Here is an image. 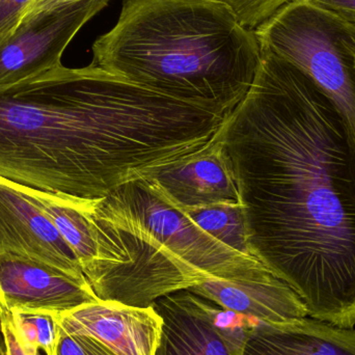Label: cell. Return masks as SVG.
I'll list each match as a JSON object with an SVG mask.
<instances>
[{"mask_svg": "<svg viewBox=\"0 0 355 355\" xmlns=\"http://www.w3.org/2000/svg\"><path fill=\"white\" fill-rule=\"evenodd\" d=\"M262 50L254 83L220 135L252 256L308 316L355 327V130L300 69Z\"/></svg>", "mask_w": 355, "mask_h": 355, "instance_id": "1", "label": "cell"}, {"mask_svg": "<svg viewBox=\"0 0 355 355\" xmlns=\"http://www.w3.org/2000/svg\"><path fill=\"white\" fill-rule=\"evenodd\" d=\"M223 116L94 64L0 87V177L103 198L204 147Z\"/></svg>", "mask_w": 355, "mask_h": 355, "instance_id": "2", "label": "cell"}, {"mask_svg": "<svg viewBox=\"0 0 355 355\" xmlns=\"http://www.w3.org/2000/svg\"><path fill=\"white\" fill-rule=\"evenodd\" d=\"M92 49L95 66L225 116L252 87L262 53L220 0H124Z\"/></svg>", "mask_w": 355, "mask_h": 355, "instance_id": "3", "label": "cell"}, {"mask_svg": "<svg viewBox=\"0 0 355 355\" xmlns=\"http://www.w3.org/2000/svg\"><path fill=\"white\" fill-rule=\"evenodd\" d=\"M254 31L261 49L308 75L355 130L354 26L311 0H292Z\"/></svg>", "mask_w": 355, "mask_h": 355, "instance_id": "4", "label": "cell"}, {"mask_svg": "<svg viewBox=\"0 0 355 355\" xmlns=\"http://www.w3.org/2000/svg\"><path fill=\"white\" fill-rule=\"evenodd\" d=\"M101 214L135 225L164 243L200 281H263L272 272L254 257L240 254L200 229L145 180L124 184L96 198Z\"/></svg>", "mask_w": 355, "mask_h": 355, "instance_id": "5", "label": "cell"}, {"mask_svg": "<svg viewBox=\"0 0 355 355\" xmlns=\"http://www.w3.org/2000/svg\"><path fill=\"white\" fill-rule=\"evenodd\" d=\"M110 0H80L25 16L0 37V87L16 85L62 64L78 31Z\"/></svg>", "mask_w": 355, "mask_h": 355, "instance_id": "6", "label": "cell"}, {"mask_svg": "<svg viewBox=\"0 0 355 355\" xmlns=\"http://www.w3.org/2000/svg\"><path fill=\"white\" fill-rule=\"evenodd\" d=\"M99 300L87 279L28 257L0 254V309L60 315Z\"/></svg>", "mask_w": 355, "mask_h": 355, "instance_id": "7", "label": "cell"}, {"mask_svg": "<svg viewBox=\"0 0 355 355\" xmlns=\"http://www.w3.org/2000/svg\"><path fill=\"white\" fill-rule=\"evenodd\" d=\"M164 320L155 355H243L244 327L220 324L215 304L188 290L153 304Z\"/></svg>", "mask_w": 355, "mask_h": 355, "instance_id": "8", "label": "cell"}, {"mask_svg": "<svg viewBox=\"0 0 355 355\" xmlns=\"http://www.w3.org/2000/svg\"><path fill=\"white\" fill-rule=\"evenodd\" d=\"M141 180L181 210L240 202L233 166L220 129L204 147L160 166Z\"/></svg>", "mask_w": 355, "mask_h": 355, "instance_id": "9", "label": "cell"}, {"mask_svg": "<svg viewBox=\"0 0 355 355\" xmlns=\"http://www.w3.org/2000/svg\"><path fill=\"white\" fill-rule=\"evenodd\" d=\"M21 254L87 279L76 254L47 213L18 183L0 177V254Z\"/></svg>", "mask_w": 355, "mask_h": 355, "instance_id": "10", "label": "cell"}, {"mask_svg": "<svg viewBox=\"0 0 355 355\" xmlns=\"http://www.w3.org/2000/svg\"><path fill=\"white\" fill-rule=\"evenodd\" d=\"M55 318L62 331L93 338L112 355H155L164 325L153 306L137 308L112 300L83 304Z\"/></svg>", "mask_w": 355, "mask_h": 355, "instance_id": "11", "label": "cell"}, {"mask_svg": "<svg viewBox=\"0 0 355 355\" xmlns=\"http://www.w3.org/2000/svg\"><path fill=\"white\" fill-rule=\"evenodd\" d=\"M243 355H355V331L314 318L244 327Z\"/></svg>", "mask_w": 355, "mask_h": 355, "instance_id": "12", "label": "cell"}, {"mask_svg": "<svg viewBox=\"0 0 355 355\" xmlns=\"http://www.w3.org/2000/svg\"><path fill=\"white\" fill-rule=\"evenodd\" d=\"M188 291L223 310L250 317L257 322L277 323L308 317L300 296L275 275L263 281L210 279Z\"/></svg>", "mask_w": 355, "mask_h": 355, "instance_id": "13", "label": "cell"}, {"mask_svg": "<svg viewBox=\"0 0 355 355\" xmlns=\"http://www.w3.org/2000/svg\"><path fill=\"white\" fill-rule=\"evenodd\" d=\"M200 229L240 254L252 256L241 202H221L183 210Z\"/></svg>", "mask_w": 355, "mask_h": 355, "instance_id": "14", "label": "cell"}, {"mask_svg": "<svg viewBox=\"0 0 355 355\" xmlns=\"http://www.w3.org/2000/svg\"><path fill=\"white\" fill-rule=\"evenodd\" d=\"M10 314L23 343L46 355H56L60 327L55 314L18 310L10 311Z\"/></svg>", "mask_w": 355, "mask_h": 355, "instance_id": "15", "label": "cell"}, {"mask_svg": "<svg viewBox=\"0 0 355 355\" xmlns=\"http://www.w3.org/2000/svg\"><path fill=\"white\" fill-rule=\"evenodd\" d=\"M235 12L244 27L254 31L261 23L272 16L282 6L292 0H220Z\"/></svg>", "mask_w": 355, "mask_h": 355, "instance_id": "16", "label": "cell"}, {"mask_svg": "<svg viewBox=\"0 0 355 355\" xmlns=\"http://www.w3.org/2000/svg\"><path fill=\"white\" fill-rule=\"evenodd\" d=\"M56 355H112L101 343L87 336L69 334L60 327Z\"/></svg>", "mask_w": 355, "mask_h": 355, "instance_id": "17", "label": "cell"}, {"mask_svg": "<svg viewBox=\"0 0 355 355\" xmlns=\"http://www.w3.org/2000/svg\"><path fill=\"white\" fill-rule=\"evenodd\" d=\"M0 331L3 337L6 355H41L40 350L21 341L12 322L10 311L0 309Z\"/></svg>", "mask_w": 355, "mask_h": 355, "instance_id": "18", "label": "cell"}, {"mask_svg": "<svg viewBox=\"0 0 355 355\" xmlns=\"http://www.w3.org/2000/svg\"><path fill=\"white\" fill-rule=\"evenodd\" d=\"M35 0H0V37L10 33L24 18Z\"/></svg>", "mask_w": 355, "mask_h": 355, "instance_id": "19", "label": "cell"}, {"mask_svg": "<svg viewBox=\"0 0 355 355\" xmlns=\"http://www.w3.org/2000/svg\"><path fill=\"white\" fill-rule=\"evenodd\" d=\"M355 27V0H311Z\"/></svg>", "mask_w": 355, "mask_h": 355, "instance_id": "20", "label": "cell"}, {"mask_svg": "<svg viewBox=\"0 0 355 355\" xmlns=\"http://www.w3.org/2000/svg\"><path fill=\"white\" fill-rule=\"evenodd\" d=\"M77 1H80V0H35L25 16L37 14V12H44V10H53V8Z\"/></svg>", "mask_w": 355, "mask_h": 355, "instance_id": "21", "label": "cell"}, {"mask_svg": "<svg viewBox=\"0 0 355 355\" xmlns=\"http://www.w3.org/2000/svg\"><path fill=\"white\" fill-rule=\"evenodd\" d=\"M0 355H6V345H4L1 331H0Z\"/></svg>", "mask_w": 355, "mask_h": 355, "instance_id": "22", "label": "cell"}]
</instances>
